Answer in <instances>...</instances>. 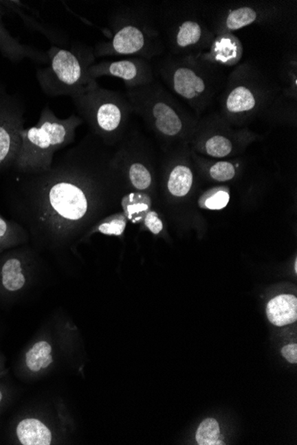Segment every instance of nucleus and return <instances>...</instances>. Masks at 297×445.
Segmentation results:
<instances>
[{
  "label": "nucleus",
  "mask_w": 297,
  "mask_h": 445,
  "mask_svg": "<svg viewBox=\"0 0 297 445\" xmlns=\"http://www.w3.org/2000/svg\"><path fill=\"white\" fill-rule=\"evenodd\" d=\"M20 174L8 202L11 219L30 242L52 252L76 250L106 205L124 196L125 175L115 155L91 133L54 157L50 170Z\"/></svg>",
  "instance_id": "f257e3e1"
},
{
  "label": "nucleus",
  "mask_w": 297,
  "mask_h": 445,
  "mask_svg": "<svg viewBox=\"0 0 297 445\" xmlns=\"http://www.w3.org/2000/svg\"><path fill=\"white\" fill-rule=\"evenodd\" d=\"M77 114L60 119L50 106L42 110L35 126L20 131L19 152L14 168L19 174H37L52 168L54 155L74 144L76 133L83 125Z\"/></svg>",
  "instance_id": "f03ea898"
},
{
  "label": "nucleus",
  "mask_w": 297,
  "mask_h": 445,
  "mask_svg": "<svg viewBox=\"0 0 297 445\" xmlns=\"http://www.w3.org/2000/svg\"><path fill=\"white\" fill-rule=\"evenodd\" d=\"M109 41L94 47L96 58L138 56L151 60L160 56L164 45L151 12L141 5L121 8L112 14Z\"/></svg>",
  "instance_id": "7ed1b4c3"
},
{
  "label": "nucleus",
  "mask_w": 297,
  "mask_h": 445,
  "mask_svg": "<svg viewBox=\"0 0 297 445\" xmlns=\"http://www.w3.org/2000/svg\"><path fill=\"white\" fill-rule=\"evenodd\" d=\"M72 100L76 114L102 144H113L122 138L133 113L126 95L104 89L96 82L85 92L72 96Z\"/></svg>",
  "instance_id": "20e7f679"
},
{
  "label": "nucleus",
  "mask_w": 297,
  "mask_h": 445,
  "mask_svg": "<svg viewBox=\"0 0 297 445\" xmlns=\"http://www.w3.org/2000/svg\"><path fill=\"white\" fill-rule=\"evenodd\" d=\"M48 66L38 72L42 90L50 97L74 96L85 92L96 80L87 71L96 62L94 47L76 42L71 48L51 47Z\"/></svg>",
  "instance_id": "39448f33"
},
{
  "label": "nucleus",
  "mask_w": 297,
  "mask_h": 445,
  "mask_svg": "<svg viewBox=\"0 0 297 445\" xmlns=\"http://www.w3.org/2000/svg\"><path fill=\"white\" fill-rule=\"evenodd\" d=\"M212 65L199 56L189 54L182 59L163 60L157 72L175 95L192 110L201 111L208 107L219 89Z\"/></svg>",
  "instance_id": "423d86ee"
},
{
  "label": "nucleus",
  "mask_w": 297,
  "mask_h": 445,
  "mask_svg": "<svg viewBox=\"0 0 297 445\" xmlns=\"http://www.w3.org/2000/svg\"><path fill=\"white\" fill-rule=\"evenodd\" d=\"M126 89L133 113L140 116L157 135L174 138L184 131L190 117L160 82L155 80L145 86Z\"/></svg>",
  "instance_id": "0eeeda50"
},
{
  "label": "nucleus",
  "mask_w": 297,
  "mask_h": 445,
  "mask_svg": "<svg viewBox=\"0 0 297 445\" xmlns=\"http://www.w3.org/2000/svg\"><path fill=\"white\" fill-rule=\"evenodd\" d=\"M275 90L252 66L245 63L230 74L224 91L221 110L227 117H250L267 110L274 102Z\"/></svg>",
  "instance_id": "6e6552de"
},
{
  "label": "nucleus",
  "mask_w": 297,
  "mask_h": 445,
  "mask_svg": "<svg viewBox=\"0 0 297 445\" xmlns=\"http://www.w3.org/2000/svg\"><path fill=\"white\" fill-rule=\"evenodd\" d=\"M144 147L141 138L136 137L134 134L127 137L115 159L125 175L126 181L135 192L147 193L151 196L155 179L150 157Z\"/></svg>",
  "instance_id": "1a4fd4ad"
},
{
  "label": "nucleus",
  "mask_w": 297,
  "mask_h": 445,
  "mask_svg": "<svg viewBox=\"0 0 297 445\" xmlns=\"http://www.w3.org/2000/svg\"><path fill=\"white\" fill-rule=\"evenodd\" d=\"M87 75L93 80L104 76L120 78L125 83L126 89L145 86L156 80L150 62L140 57L94 63L87 71Z\"/></svg>",
  "instance_id": "9d476101"
},
{
  "label": "nucleus",
  "mask_w": 297,
  "mask_h": 445,
  "mask_svg": "<svg viewBox=\"0 0 297 445\" xmlns=\"http://www.w3.org/2000/svg\"><path fill=\"white\" fill-rule=\"evenodd\" d=\"M29 251L14 250L0 263V290L14 295L23 292L30 280Z\"/></svg>",
  "instance_id": "9b49d317"
},
{
  "label": "nucleus",
  "mask_w": 297,
  "mask_h": 445,
  "mask_svg": "<svg viewBox=\"0 0 297 445\" xmlns=\"http://www.w3.org/2000/svg\"><path fill=\"white\" fill-rule=\"evenodd\" d=\"M172 50L178 52H192L198 48L210 47L214 36L201 23L186 20L171 32Z\"/></svg>",
  "instance_id": "f8f14e48"
},
{
  "label": "nucleus",
  "mask_w": 297,
  "mask_h": 445,
  "mask_svg": "<svg viewBox=\"0 0 297 445\" xmlns=\"http://www.w3.org/2000/svg\"><path fill=\"white\" fill-rule=\"evenodd\" d=\"M199 56L211 65L232 67L243 56V45L232 33H219L212 41L209 52Z\"/></svg>",
  "instance_id": "ddd939ff"
},
{
  "label": "nucleus",
  "mask_w": 297,
  "mask_h": 445,
  "mask_svg": "<svg viewBox=\"0 0 297 445\" xmlns=\"http://www.w3.org/2000/svg\"><path fill=\"white\" fill-rule=\"evenodd\" d=\"M18 440L23 445H50L54 435L50 426L36 418L21 420L16 426Z\"/></svg>",
  "instance_id": "4468645a"
},
{
  "label": "nucleus",
  "mask_w": 297,
  "mask_h": 445,
  "mask_svg": "<svg viewBox=\"0 0 297 445\" xmlns=\"http://www.w3.org/2000/svg\"><path fill=\"white\" fill-rule=\"evenodd\" d=\"M270 322L278 327L291 325L297 319V299L295 295H280L274 297L266 307Z\"/></svg>",
  "instance_id": "2eb2a0df"
},
{
  "label": "nucleus",
  "mask_w": 297,
  "mask_h": 445,
  "mask_svg": "<svg viewBox=\"0 0 297 445\" xmlns=\"http://www.w3.org/2000/svg\"><path fill=\"white\" fill-rule=\"evenodd\" d=\"M266 15L263 10L252 5H242L228 12L224 18L222 29L219 33L237 32L261 21H265ZM218 33V34H219Z\"/></svg>",
  "instance_id": "dca6fc26"
},
{
  "label": "nucleus",
  "mask_w": 297,
  "mask_h": 445,
  "mask_svg": "<svg viewBox=\"0 0 297 445\" xmlns=\"http://www.w3.org/2000/svg\"><path fill=\"white\" fill-rule=\"evenodd\" d=\"M120 205L126 219L138 224L144 222L145 216L151 211L153 198L147 193L133 192L123 196Z\"/></svg>",
  "instance_id": "f3484780"
},
{
  "label": "nucleus",
  "mask_w": 297,
  "mask_h": 445,
  "mask_svg": "<svg viewBox=\"0 0 297 445\" xmlns=\"http://www.w3.org/2000/svg\"><path fill=\"white\" fill-rule=\"evenodd\" d=\"M29 242L28 232L20 223L0 214V253Z\"/></svg>",
  "instance_id": "a211bd4d"
},
{
  "label": "nucleus",
  "mask_w": 297,
  "mask_h": 445,
  "mask_svg": "<svg viewBox=\"0 0 297 445\" xmlns=\"http://www.w3.org/2000/svg\"><path fill=\"white\" fill-rule=\"evenodd\" d=\"M54 359L53 345L45 340L33 344L25 356L27 368L34 374L47 370L54 364Z\"/></svg>",
  "instance_id": "6ab92c4d"
},
{
  "label": "nucleus",
  "mask_w": 297,
  "mask_h": 445,
  "mask_svg": "<svg viewBox=\"0 0 297 445\" xmlns=\"http://www.w3.org/2000/svg\"><path fill=\"white\" fill-rule=\"evenodd\" d=\"M193 184V174L189 166L177 165L169 172L166 187L171 196L183 198L189 194Z\"/></svg>",
  "instance_id": "aec40b11"
},
{
  "label": "nucleus",
  "mask_w": 297,
  "mask_h": 445,
  "mask_svg": "<svg viewBox=\"0 0 297 445\" xmlns=\"http://www.w3.org/2000/svg\"><path fill=\"white\" fill-rule=\"evenodd\" d=\"M127 219L123 212L111 214L98 220L95 225L81 238L80 244L86 242L87 238L95 233H102L106 236H115V237H122L126 228Z\"/></svg>",
  "instance_id": "412c9836"
},
{
  "label": "nucleus",
  "mask_w": 297,
  "mask_h": 445,
  "mask_svg": "<svg viewBox=\"0 0 297 445\" xmlns=\"http://www.w3.org/2000/svg\"><path fill=\"white\" fill-rule=\"evenodd\" d=\"M230 201L228 187H216L207 190L199 199V205L208 210H222Z\"/></svg>",
  "instance_id": "4be33fe9"
},
{
  "label": "nucleus",
  "mask_w": 297,
  "mask_h": 445,
  "mask_svg": "<svg viewBox=\"0 0 297 445\" xmlns=\"http://www.w3.org/2000/svg\"><path fill=\"white\" fill-rule=\"evenodd\" d=\"M220 437L219 424L212 418L203 420L197 429L196 441L199 445L224 444Z\"/></svg>",
  "instance_id": "5701e85b"
},
{
  "label": "nucleus",
  "mask_w": 297,
  "mask_h": 445,
  "mask_svg": "<svg viewBox=\"0 0 297 445\" xmlns=\"http://www.w3.org/2000/svg\"><path fill=\"white\" fill-rule=\"evenodd\" d=\"M204 146L208 155L221 159L229 156L234 145L227 136L216 135L208 138Z\"/></svg>",
  "instance_id": "b1692460"
},
{
  "label": "nucleus",
  "mask_w": 297,
  "mask_h": 445,
  "mask_svg": "<svg viewBox=\"0 0 297 445\" xmlns=\"http://www.w3.org/2000/svg\"><path fill=\"white\" fill-rule=\"evenodd\" d=\"M209 174L213 180L217 181L232 180L236 174L235 166L228 161L217 162L209 169Z\"/></svg>",
  "instance_id": "393cba45"
},
{
  "label": "nucleus",
  "mask_w": 297,
  "mask_h": 445,
  "mask_svg": "<svg viewBox=\"0 0 297 445\" xmlns=\"http://www.w3.org/2000/svg\"><path fill=\"white\" fill-rule=\"evenodd\" d=\"M142 223H144L148 230H150L153 234L156 236L160 234L164 229L162 220H160L156 211L151 210L148 212Z\"/></svg>",
  "instance_id": "a878e982"
},
{
  "label": "nucleus",
  "mask_w": 297,
  "mask_h": 445,
  "mask_svg": "<svg viewBox=\"0 0 297 445\" xmlns=\"http://www.w3.org/2000/svg\"><path fill=\"white\" fill-rule=\"evenodd\" d=\"M283 355L291 364L297 363V344H289L283 349Z\"/></svg>",
  "instance_id": "bb28decb"
},
{
  "label": "nucleus",
  "mask_w": 297,
  "mask_h": 445,
  "mask_svg": "<svg viewBox=\"0 0 297 445\" xmlns=\"http://www.w3.org/2000/svg\"><path fill=\"white\" fill-rule=\"evenodd\" d=\"M2 399H3V395H2V392H1V391H0V402H1V401H2Z\"/></svg>",
  "instance_id": "cd10ccee"
}]
</instances>
